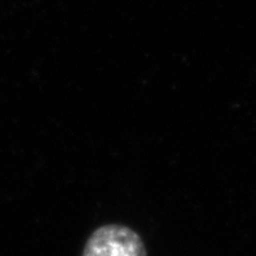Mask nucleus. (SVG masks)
Here are the masks:
<instances>
[{
	"label": "nucleus",
	"mask_w": 256,
	"mask_h": 256,
	"mask_svg": "<svg viewBox=\"0 0 256 256\" xmlns=\"http://www.w3.org/2000/svg\"><path fill=\"white\" fill-rule=\"evenodd\" d=\"M81 256H148L142 238L130 226L106 224L90 232Z\"/></svg>",
	"instance_id": "obj_1"
}]
</instances>
